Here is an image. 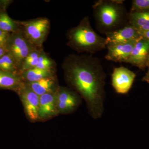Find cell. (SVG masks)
<instances>
[{
  "label": "cell",
  "instance_id": "21",
  "mask_svg": "<svg viewBox=\"0 0 149 149\" xmlns=\"http://www.w3.org/2000/svg\"><path fill=\"white\" fill-rule=\"evenodd\" d=\"M130 12L149 13V0L132 1Z\"/></svg>",
  "mask_w": 149,
  "mask_h": 149
},
{
  "label": "cell",
  "instance_id": "4",
  "mask_svg": "<svg viewBox=\"0 0 149 149\" xmlns=\"http://www.w3.org/2000/svg\"><path fill=\"white\" fill-rule=\"evenodd\" d=\"M37 48L39 47L29 42L19 26L16 31L11 33L7 50L13 57L21 70L24 60L31 52Z\"/></svg>",
  "mask_w": 149,
  "mask_h": 149
},
{
  "label": "cell",
  "instance_id": "16",
  "mask_svg": "<svg viewBox=\"0 0 149 149\" xmlns=\"http://www.w3.org/2000/svg\"><path fill=\"white\" fill-rule=\"evenodd\" d=\"M54 72V70H45L35 68L22 71L20 76L24 83H31L45 77L55 76Z\"/></svg>",
  "mask_w": 149,
  "mask_h": 149
},
{
  "label": "cell",
  "instance_id": "10",
  "mask_svg": "<svg viewBox=\"0 0 149 149\" xmlns=\"http://www.w3.org/2000/svg\"><path fill=\"white\" fill-rule=\"evenodd\" d=\"M149 61V42L141 37L137 41L126 63L144 70Z\"/></svg>",
  "mask_w": 149,
  "mask_h": 149
},
{
  "label": "cell",
  "instance_id": "20",
  "mask_svg": "<svg viewBox=\"0 0 149 149\" xmlns=\"http://www.w3.org/2000/svg\"><path fill=\"white\" fill-rule=\"evenodd\" d=\"M55 65V62L43 51L35 68L45 70H54Z\"/></svg>",
  "mask_w": 149,
  "mask_h": 149
},
{
  "label": "cell",
  "instance_id": "15",
  "mask_svg": "<svg viewBox=\"0 0 149 149\" xmlns=\"http://www.w3.org/2000/svg\"><path fill=\"white\" fill-rule=\"evenodd\" d=\"M128 23L139 33L149 30V13L130 12L128 13Z\"/></svg>",
  "mask_w": 149,
  "mask_h": 149
},
{
  "label": "cell",
  "instance_id": "11",
  "mask_svg": "<svg viewBox=\"0 0 149 149\" xmlns=\"http://www.w3.org/2000/svg\"><path fill=\"white\" fill-rule=\"evenodd\" d=\"M107 44L111 43H124L139 40L141 37L139 31L129 23L113 32L106 34Z\"/></svg>",
  "mask_w": 149,
  "mask_h": 149
},
{
  "label": "cell",
  "instance_id": "3",
  "mask_svg": "<svg viewBox=\"0 0 149 149\" xmlns=\"http://www.w3.org/2000/svg\"><path fill=\"white\" fill-rule=\"evenodd\" d=\"M67 36L68 45L78 53L93 55L107 47L106 38L94 31L88 16L83 18L77 26L71 28Z\"/></svg>",
  "mask_w": 149,
  "mask_h": 149
},
{
  "label": "cell",
  "instance_id": "13",
  "mask_svg": "<svg viewBox=\"0 0 149 149\" xmlns=\"http://www.w3.org/2000/svg\"><path fill=\"white\" fill-rule=\"evenodd\" d=\"M26 83L39 96L47 93H55L59 87L55 76L45 77L37 82Z\"/></svg>",
  "mask_w": 149,
  "mask_h": 149
},
{
  "label": "cell",
  "instance_id": "8",
  "mask_svg": "<svg viewBox=\"0 0 149 149\" xmlns=\"http://www.w3.org/2000/svg\"><path fill=\"white\" fill-rule=\"evenodd\" d=\"M136 74L127 68H116L111 74V84L116 93L126 94L128 93L135 80Z\"/></svg>",
  "mask_w": 149,
  "mask_h": 149
},
{
  "label": "cell",
  "instance_id": "14",
  "mask_svg": "<svg viewBox=\"0 0 149 149\" xmlns=\"http://www.w3.org/2000/svg\"><path fill=\"white\" fill-rule=\"evenodd\" d=\"M24 83L20 75L0 70V89L17 93Z\"/></svg>",
  "mask_w": 149,
  "mask_h": 149
},
{
  "label": "cell",
  "instance_id": "7",
  "mask_svg": "<svg viewBox=\"0 0 149 149\" xmlns=\"http://www.w3.org/2000/svg\"><path fill=\"white\" fill-rule=\"evenodd\" d=\"M17 93L22 102L25 113L29 120L32 122L39 120L40 96L24 82Z\"/></svg>",
  "mask_w": 149,
  "mask_h": 149
},
{
  "label": "cell",
  "instance_id": "19",
  "mask_svg": "<svg viewBox=\"0 0 149 149\" xmlns=\"http://www.w3.org/2000/svg\"><path fill=\"white\" fill-rule=\"evenodd\" d=\"M18 22L14 21L6 12L0 11V29L5 32H13L19 28Z\"/></svg>",
  "mask_w": 149,
  "mask_h": 149
},
{
  "label": "cell",
  "instance_id": "22",
  "mask_svg": "<svg viewBox=\"0 0 149 149\" xmlns=\"http://www.w3.org/2000/svg\"><path fill=\"white\" fill-rule=\"evenodd\" d=\"M10 35V32H5L0 29V47L7 50Z\"/></svg>",
  "mask_w": 149,
  "mask_h": 149
},
{
  "label": "cell",
  "instance_id": "6",
  "mask_svg": "<svg viewBox=\"0 0 149 149\" xmlns=\"http://www.w3.org/2000/svg\"><path fill=\"white\" fill-rule=\"evenodd\" d=\"M56 105L59 113L68 114L75 110L80 103V95L72 89L59 87L56 92Z\"/></svg>",
  "mask_w": 149,
  "mask_h": 149
},
{
  "label": "cell",
  "instance_id": "25",
  "mask_svg": "<svg viewBox=\"0 0 149 149\" xmlns=\"http://www.w3.org/2000/svg\"><path fill=\"white\" fill-rule=\"evenodd\" d=\"M8 52L7 50L3 48L0 47V58L4 55L6 54Z\"/></svg>",
  "mask_w": 149,
  "mask_h": 149
},
{
  "label": "cell",
  "instance_id": "17",
  "mask_svg": "<svg viewBox=\"0 0 149 149\" xmlns=\"http://www.w3.org/2000/svg\"><path fill=\"white\" fill-rule=\"evenodd\" d=\"M0 70L20 75V68L11 55L8 52L0 58Z\"/></svg>",
  "mask_w": 149,
  "mask_h": 149
},
{
  "label": "cell",
  "instance_id": "18",
  "mask_svg": "<svg viewBox=\"0 0 149 149\" xmlns=\"http://www.w3.org/2000/svg\"><path fill=\"white\" fill-rule=\"evenodd\" d=\"M43 51L42 48H37L27 56L22 65L21 73L24 70L36 67Z\"/></svg>",
  "mask_w": 149,
  "mask_h": 149
},
{
  "label": "cell",
  "instance_id": "1",
  "mask_svg": "<svg viewBox=\"0 0 149 149\" xmlns=\"http://www.w3.org/2000/svg\"><path fill=\"white\" fill-rule=\"evenodd\" d=\"M62 65L67 82L85 100L91 116L101 117L107 74L99 58L90 54H72L66 57Z\"/></svg>",
  "mask_w": 149,
  "mask_h": 149
},
{
  "label": "cell",
  "instance_id": "23",
  "mask_svg": "<svg viewBox=\"0 0 149 149\" xmlns=\"http://www.w3.org/2000/svg\"><path fill=\"white\" fill-rule=\"evenodd\" d=\"M148 72L146 73L145 76L143 77V79H142V81L143 82H146L147 83H149V61L148 64Z\"/></svg>",
  "mask_w": 149,
  "mask_h": 149
},
{
  "label": "cell",
  "instance_id": "24",
  "mask_svg": "<svg viewBox=\"0 0 149 149\" xmlns=\"http://www.w3.org/2000/svg\"><path fill=\"white\" fill-rule=\"evenodd\" d=\"M142 38L146 39L149 42V30L140 33Z\"/></svg>",
  "mask_w": 149,
  "mask_h": 149
},
{
  "label": "cell",
  "instance_id": "5",
  "mask_svg": "<svg viewBox=\"0 0 149 149\" xmlns=\"http://www.w3.org/2000/svg\"><path fill=\"white\" fill-rule=\"evenodd\" d=\"M18 22L29 42L37 47L42 48L43 43L49 30V20L42 17Z\"/></svg>",
  "mask_w": 149,
  "mask_h": 149
},
{
  "label": "cell",
  "instance_id": "9",
  "mask_svg": "<svg viewBox=\"0 0 149 149\" xmlns=\"http://www.w3.org/2000/svg\"><path fill=\"white\" fill-rule=\"evenodd\" d=\"M138 40L124 43H108L107 45L108 51L105 58L115 62L126 63Z\"/></svg>",
  "mask_w": 149,
  "mask_h": 149
},
{
  "label": "cell",
  "instance_id": "12",
  "mask_svg": "<svg viewBox=\"0 0 149 149\" xmlns=\"http://www.w3.org/2000/svg\"><path fill=\"white\" fill-rule=\"evenodd\" d=\"M59 113L56 105V92L40 96L39 120H45Z\"/></svg>",
  "mask_w": 149,
  "mask_h": 149
},
{
  "label": "cell",
  "instance_id": "2",
  "mask_svg": "<svg viewBox=\"0 0 149 149\" xmlns=\"http://www.w3.org/2000/svg\"><path fill=\"white\" fill-rule=\"evenodd\" d=\"M122 0H99L93 6L96 24L100 32L106 35L128 23V13Z\"/></svg>",
  "mask_w": 149,
  "mask_h": 149
}]
</instances>
